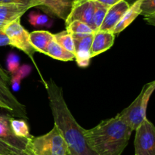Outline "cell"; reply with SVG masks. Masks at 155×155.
Returning <instances> with one entry per match:
<instances>
[{
  "instance_id": "cell-1",
  "label": "cell",
  "mask_w": 155,
  "mask_h": 155,
  "mask_svg": "<svg viewBox=\"0 0 155 155\" xmlns=\"http://www.w3.org/2000/svg\"><path fill=\"white\" fill-rule=\"evenodd\" d=\"M54 126L58 128L68 147V155H98L89 147L84 137V130L79 125L68 108L62 89L52 79L45 86Z\"/></svg>"
},
{
  "instance_id": "cell-2",
  "label": "cell",
  "mask_w": 155,
  "mask_h": 155,
  "mask_svg": "<svg viewBox=\"0 0 155 155\" xmlns=\"http://www.w3.org/2000/svg\"><path fill=\"white\" fill-rule=\"evenodd\" d=\"M133 130L117 115L90 130H84L89 148L98 155H121Z\"/></svg>"
},
{
  "instance_id": "cell-3",
  "label": "cell",
  "mask_w": 155,
  "mask_h": 155,
  "mask_svg": "<svg viewBox=\"0 0 155 155\" xmlns=\"http://www.w3.org/2000/svg\"><path fill=\"white\" fill-rule=\"evenodd\" d=\"M27 155H68V147L61 133L54 125L51 131L29 139Z\"/></svg>"
},
{
  "instance_id": "cell-4",
  "label": "cell",
  "mask_w": 155,
  "mask_h": 155,
  "mask_svg": "<svg viewBox=\"0 0 155 155\" xmlns=\"http://www.w3.org/2000/svg\"><path fill=\"white\" fill-rule=\"evenodd\" d=\"M155 90V80L146 83L142 87L139 95L127 108L124 109L117 117L126 123L134 131L147 117L146 112L148 101Z\"/></svg>"
},
{
  "instance_id": "cell-5",
  "label": "cell",
  "mask_w": 155,
  "mask_h": 155,
  "mask_svg": "<svg viewBox=\"0 0 155 155\" xmlns=\"http://www.w3.org/2000/svg\"><path fill=\"white\" fill-rule=\"evenodd\" d=\"M3 31L7 35L9 40H10V45L16 47L21 51H24L30 58L31 61L36 67L38 74H39V77H41V80L45 86L46 81L42 77L40 71H39V68L36 66V63L34 60V58H33L35 52H36L37 51L30 42V33L21 25V18L15 20V21L6 26Z\"/></svg>"
},
{
  "instance_id": "cell-6",
  "label": "cell",
  "mask_w": 155,
  "mask_h": 155,
  "mask_svg": "<svg viewBox=\"0 0 155 155\" xmlns=\"http://www.w3.org/2000/svg\"><path fill=\"white\" fill-rule=\"evenodd\" d=\"M0 106L13 117L28 120L25 106L21 104L11 90V76L0 64Z\"/></svg>"
},
{
  "instance_id": "cell-7",
  "label": "cell",
  "mask_w": 155,
  "mask_h": 155,
  "mask_svg": "<svg viewBox=\"0 0 155 155\" xmlns=\"http://www.w3.org/2000/svg\"><path fill=\"white\" fill-rule=\"evenodd\" d=\"M135 131V155H155L154 124L146 117Z\"/></svg>"
},
{
  "instance_id": "cell-8",
  "label": "cell",
  "mask_w": 155,
  "mask_h": 155,
  "mask_svg": "<svg viewBox=\"0 0 155 155\" xmlns=\"http://www.w3.org/2000/svg\"><path fill=\"white\" fill-rule=\"evenodd\" d=\"M94 10L95 0H74L71 12L65 21V24L68 25L72 21H79L92 27Z\"/></svg>"
},
{
  "instance_id": "cell-9",
  "label": "cell",
  "mask_w": 155,
  "mask_h": 155,
  "mask_svg": "<svg viewBox=\"0 0 155 155\" xmlns=\"http://www.w3.org/2000/svg\"><path fill=\"white\" fill-rule=\"evenodd\" d=\"M75 45V60L80 68H86L90 63L92 58L90 54L93 34L71 35Z\"/></svg>"
},
{
  "instance_id": "cell-10",
  "label": "cell",
  "mask_w": 155,
  "mask_h": 155,
  "mask_svg": "<svg viewBox=\"0 0 155 155\" xmlns=\"http://www.w3.org/2000/svg\"><path fill=\"white\" fill-rule=\"evenodd\" d=\"M12 117L9 115H0V140L26 153L29 139L19 138L14 134L10 124Z\"/></svg>"
},
{
  "instance_id": "cell-11",
  "label": "cell",
  "mask_w": 155,
  "mask_h": 155,
  "mask_svg": "<svg viewBox=\"0 0 155 155\" xmlns=\"http://www.w3.org/2000/svg\"><path fill=\"white\" fill-rule=\"evenodd\" d=\"M130 6V4L126 0H123L110 6L107 10L104 21L98 30L113 33L114 27L119 23L124 14L129 9Z\"/></svg>"
},
{
  "instance_id": "cell-12",
  "label": "cell",
  "mask_w": 155,
  "mask_h": 155,
  "mask_svg": "<svg viewBox=\"0 0 155 155\" xmlns=\"http://www.w3.org/2000/svg\"><path fill=\"white\" fill-rule=\"evenodd\" d=\"M31 8V5L21 4L0 5V30H3L9 24L21 18Z\"/></svg>"
},
{
  "instance_id": "cell-13",
  "label": "cell",
  "mask_w": 155,
  "mask_h": 155,
  "mask_svg": "<svg viewBox=\"0 0 155 155\" xmlns=\"http://www.w3.org/2000/svg\"><path fill=\"white\" fill-rule=\"evenodd\" d=\"M115 34L112 32L98 31L95 32L90 49L91 57L98 55L107 51L114 43Z\"/></svg>"
},
{
  "instance_id": "cell-14",
  "label": "cell",
  "mask_w": 155,
  "mask_h": 155,
  "mask_svg": "<svg viewBox=\"0 0 155 155\" xmlns=\"http://www.w3.org/2000/svg\"><path fill=\"white\" fill-rule=\"evenodd\" d=\"M39 6L45 8L58 18L66 21L72 9L74 0H37Z\"/></svg>"
},
{
  "instance_id": "cell-15",
  "label": "cell",
  "mask_w": 155,
  "mask_h": 155,
  "mask_svg": "<svg viewBox=\"0 0 155 155\" xmlns=\"http://www.w3.org/2000/svg\"><path fill=\"white\" fill-rule=\"evenodd\" d=\"M143 0H136L135 2L132 5L130 6L128 10L126 12L124 16L119 21L116 27H114L113 30V33L114 34L119 33L125 30L128 26H130L132 23L134 21V20L137 18L139 15L142 13L141 10V5Z\"/></svg>"
},
{
  "instance_id": "cell-16",
  "label": "cell",
  "mask_w": 155,
  "mask_h": 155,
  "mask_svg": "<svg viewBox=\"0 0 155 155\" xmlns=\"http://www.w3.org/2000/svg\"><path fill=\"white\" fill-rule=\"evenodd\" d=\"M30 40L37 52L45 54L48 45L54 40V34L47 30H35L30 33Z\"/></svg>"
},
{
  "instance_id": "cell-17",
  "label": "cell",
  "mask_w": 155,
  "mask_h": 155,
  "mask_svg": "<svg viewBox=\"0 0 155 155\" xmlns=\"http://www.w3.org/2000/svg\"><path fill=\"white\" fill-rule=\"evenodd\" d=\"M45 54L55 60L63 61H69L75 58V56L73 53L65 50L63 47L56 42L54 39L48 45Z\"/></svg>"
},
{
  "instance_id": "cell-18",
  "label": "cell",
  "mask_w": 155,
  "mask_h": 155,
  "mask_svg": "<svg viewBox=\"0 0 155 155\" xmlns=\"http://www.w3.org/2000/svg\"><path fill=\"white\" fill-rule=\"evenodd\" d=\"M11 127L14 134L19 138L30 139L31 135L27 122L24 120H18L12 117L10 120Z\"/></svg>"
},
{
  "instance_id": "cell-19",
  "label": "cell",
  "mask_w": 155,
  "mask_h": 155,
  "mask_svg": "<svg viewBox=\"0 0 155 155\" xmlns=\"http://www.w3.org/2000/svg\"><path fill=\"white\" fill-rule=\"evenodd\" d=\"M110 7L106 6L101 3L95 0V10H94L93 18H92V28L95 32L99 30L100 27L104 21L107 10Z\"/></svg>"
},
{
  "instance_id": "cell-20",
  "label": "cell",
  "mask_w": 155,
  "mask_h": 155,
  "mask_svg": "<svg viewBox=\"0 0 155 155\" xmlns=\"http://www.w3.org/2000/svg\"><path fill=\"white\" fill-rule=\"evenodd\" d=\"M54 39L57 43L69 52L75 54V45L72 36L66 30L54 34Z\"/></svg>"
},
{
  "instance_id": "cell-21",
  "label": "cell",
  "mask_w": 155,
  "mask_h": 155,
  "mask_svg": "<svg viewBox=\"0 0 155 155\" xmlns=\"http://www.w3.org/2000/svg\"><path fill=\"white\" fill-rule=\"evenodd\" d=\"M66 30L71 35L93 34L95 31L90 26L79 21H74L66 25Z\"/></svg>"
},
{
  "instance_id": "cell-22",
  "label": "cell",
  "mask_w": 155,
  "mask_h": 155,
  "mask_svg": "<svg viewBox=\"0 0 155 155\" xmlns=\"http://www.w3.org/2000/svg\"><path fill=\"white\" fill-rule=\"evenodd\" d=\"M31 71V68L30 65L24 64L20 67L19 69L11 75V87L14 91L17 92L20 89V85L22 79L25 78Z\"/></svg>"
},
{
  "instance_id": "cell-23",
  "label": "cell",
  "mask_w": 155,
  "mask_h": 155,
  "mask_svg": "<svg viewBox=\"0 0 155 155\" xmlns=\"http://www.w3.org/2000/svg\"><path fill=\"white\" fill-rule=\"evenodd\" d=\"M29 22L35 27H50L51 25V21L47 15H41L39 13L31 12L29 15Z\"/></svg>"
},
{
  "instance_id": "cell-24",
  "label": "cell",
  "mask_w": 155,
  "mask_h": 155,
  "mask_svg": "<svg viewBox=\"0 0 155 155\" xmlns=\"http://www.w3.org/2000/svg\"><path fill=\"white\" fill-rule=\"evenodd\" d=\"M7 67L9 73L12 75L15 74L20 68L19 57L14 53H10L7 58Z\"/></svg>"
},
{
  "instance_id": "cell-25",
  "label": "cell",
  "mask_w": 155,
  "mask_h": 155,
  "mask_svg": "<svg viewBox=\"0 0 155 155\" xmlns=\"http://www.w3.org/2000/svg\"><path fill=\"white\" fill-rule=\"evenodd\" d=\"M0 155H27L24 151L13 148L8 144L0 140Z\"/></svg>"
},
{
  "instance_id": "cell-26",
  "label": "cell",
  "mask_w": 155,
  "mask_h": 155,
  "mask_svg": "<svg viewBox=\"0 0 155 155\" xmlns=\"http://www.w3.org/2000/svg\"><path fill=\"white\" fill-rule=\"evenodd\" d=\"M142 13L144 17L155 15V0H143L141 5Z\"/></svg>"
},
{
  "instance_id": "cell-27",
  "label": "cell",
  "mask_w": 155,
  "mask_h": 155,
  "mask_svg": "<svg viewBox=\"0 0 155 155\" xmlns=\"http://www.w3.org/2000/svg\"><path fill=\"white\" fill-rule=\"evenodd\" d=\"M5 4H21L31 5L32 7L39 6L37 0H0V5Z\"/></svg>"
},
{
  "instance_id": "cell-28",
  "label": "cell",
  "mask_w": 155,
  "mask_h": 155,
  "mask_svg": "<svg viewBox=\"0 0 155 155\" xmlns=\"http://www.w3.org/2000/svg\"><path fill=\"white\" fill-rule=\"evenodd\" d=\"M10 45V40L3 30H0V46Z\"/></svg>"
},
{
  "instance_id": "cell-29",
  "label": "cell",
  "mask_w": 155,
  "mask_h": 155,
  "mask_svg": "<svg viewBox=\"0 0 155 155\" xmlns=\"http://www.w3.org/2000/svg\"><path fill=\"white\" fill-rule=\"evenodd\" d=\"M95 1L98 2L104 5L110 7V6L114 5L117 4V3L123 1V0H95Z\"/></svg>"
},
{
  "instance_id": "cell-30",
  "label": "cell",
  "mask_w": 155,
  "mask_h": 155,
  "mask_svg": "<svg viewBox=\"0 0 155 155\" xmlns=\"http://www.w3.org/2000/svg\"><path fill=\"white\" fill-rule=\"evenodd\" d=\"M144 20L145 22L149 25H152L155 27V15H150V16L144 17Z\"/></svg>"
},
{
  "instance_id": "cell-31",
  "label": "cell",
  "mask_w": 155,
  "mask_h": 155,
  "mask_svg": "<svg viewBox=\"0 0 155 155\" xmlns=\"http://www.w3.org/2000/svg\"><path fill=\"white\" fill-rule=\"evenodd\" d=\"M0 108H2V107H1V106H0Z\"/></svg>"
}]
</instances>
